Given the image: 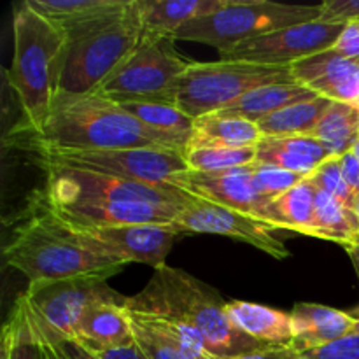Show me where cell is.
Segmentation results:
<instances>
[{
    "label": "cell",
    "instance_id": "cell-17",
    "mask_svg": "<svg viewBox=\"0 0 359 359\" xmlns=\"http://www.w3.org/2000/svg\"><path fill=\"white\" fill-rule=\"evenodd\" d=\"M293 319V353L319 349L354 332L353 316L321 304H297L290 312Z\"/></svg>",
    "mask_w": 359,
    "mask_h": 359
},
{
    "label": "cell",
    "instance_id": "cell-15",
    "mask_svg": "<svg viewBox=\"0 0 359 359\" xmlns=\"http://www.w3.org/2000/svg\"><path fill=\"white\" fill-rule=\"evenodd\" d=\"M251 172L252 165L219 172L188 170L175 175L172 186L207 202L230 207L269 221V205L272 200L263 198L256 193Z\"/></svg>",
    "mask_w": 359,
    "mask_h": 359
},
{
    "label": "cell",
    "instance_id": "cell-37",
    "mask_svg": "<svg viewBox=\"0 0 359 359\" xmlns=\"http://www.w3.org/2000/svg\"><path fill=\"white\" fill-rule=\"evenodd\" d=\"M359 20V0H328L321 4L323 23L347 25Z\"/></svg>",
    "mask_w": 359,
    "mask_h": 359
},
{
    "label": "cell",
    "instance_id": "cell-46",
    "mask_svg": "<svg viewBox=\"0 0 359 359\" xmlns=\"http://www.w3.org/2000/svg\"><path fill=\"white\" fill-rule=\"evenodd\" d=\"M358 105H359V102H358Z\"/></svg>",
    "mask_w": 359,
    "mask_h": 359
},
{
    "label": "cell",
    "instance_id": "cell-38",
    "mask_svg": "<svg viewBox=\"0 0 359 359\" xmlns=\"http://www.w3.org/2000/svg\"><path fill=\"white\" fill-rule=\"evenodd\" d=\"M44 346L48 349L49 359H100L97 353L88 349L76 339L60 340V342L44 344Z\"/></svg>",
    "mask_w": 359,
    "mask_h": 359
},
{
    "label": "cell",
    "instance_id": "cell-3",
    "mask_svg": "<svg viewBox=\"0 0 359 359\" xmlns=\"http://www.w3.org/2000/svg\"><path fill=\"white\" fill-rule=\"evenodd\" d=\"M4 259L30 284L76 277L111 279L126 266L88 248L79 231L49 209L44 196L35 200L30 212L14 228L4 248Z\"/></svg>",
    "mask_w": 359,
    "mask_h": 359
},
{
    "label": "cell",
    "instance_id": "cell-25",
    "mask_svg": "<svg viewBox=\"0 0 359 359\" xmlns=\"http://www.w3.org/2000/svg\"><path fill=\"white\" fill-rule=\"evenodd\" d=\"M119 105L154 132L170 137L186 151L195 130V119L182 112L177 105L167 102H126Z\"/></svg>",
    "mask_w": 359,
    "mask_h": 359
},
{
    "label": "cell",
    "instance_id": "cell-10",
    "mask_svg": "<svg viewBox=\"0 0 359 359\" xmlns=\"http://www.w3.org/2000/svg\"><path fill=\"white\" fill-rule=\"evenodd\" d=\"M32 156L41 168L60 167L70 170H86L153 186H172L175 175L189 170L182 151L156 147L111 151L44 149L35 151Z\"/></svg>",
    "mask_w": 359,
    "mask_h": 359
},
{
    "label": "cell",
    "instance_id": "cell-14",
    "mask_svg": "<svg viewBox=\"0 0 359 359\" xmlns=\"http://www.w3.org/2000/svg\"><path fill=\"white\" fill-rule=\"evenodd\" d=\"M77 231L98 255L125 265L146 263L154 270L165 265L175 238L182 235L175 224H126Z\"/></svg>",
    "mask_w": 359,
    "mask_h": 359
},
{
    "label": "cell",
    "instance_id": "cell-9",
    "mask_svg": "<svg viewBox=\"0 0 359 359\" xmlns=\"http://www.w3.org/2000/svg\"><path fill=\"white\" fill-rule=\"evenodd\" d=\"M126 297L109 287L104 277H76L28 284L18 298L28 321L44 344L76 339L77 326L90 307Z\"/></svg>",
    "mask_w": 359,
    "mask_h": 359
},
{
    "label": "cell",
    "instance_id": "cell-26",
    "mask_svg": "<svg viewBox=\"0 0 359 359\" xmlns=\"http://www.w3.org/2000/svg\"><path fill=\"white\" fill-rule=\"evenodd\" d=\"M332 156H344L359 142V105L332 102L326 114L311 133Z\"/></svg>",
    "mask_w": 359,
    "mask_h": 359
},
{
    "label": "cell",
    "instance_id": "cell-4",
    "mask_svg": "<svg viewBox=\"0 0 359 359\" xmlns=\"http://www.w3.org/2000/svg\"><path fill=\"white\" fill-rule=\"evenodd\" d=\"M13 35V63L6 72L20 107L13 132H39L58 95L65 32L23 2L14 13Z\"/></svg>",
    "mask_w": 359,
    "mask_h": 359
},
{
    "label": "cell",
    "instance_id": "cell-13",
    "mask_svg": "<svg viewBox=\"0 0 359 359\" xmlns=\"http://www.w3.org/2000/svg\"><path fill=\"white\" fill-rule=\"evenodd\" d=\"M174 224L181 230L182 235H224L238 242H245L276 259H286L291 255L284 242L273 235L277 228L272 223L251 216V214L230 209V207L207 202L198 196L191 195Z\"/></svg>",
    "mask_w": 359,
    "mask_h": 359
},
{
    "label": "cell",
    "instance_id": "cell-19",
    "mask_svg": "<svg viewBox=\"0 0 359 359\" xmlns=\"http://www.w3.org/2000/svg\"><path fill=\"white\" fill-rule=\"evenodd\" d=\"M330 151L312 135L263 137L256 144V161L311 177L328 158Z\"/></svg>",
    "mask_w": 359,
    "mask_h": 359
},
{
    "label": "cell",
    "instance_id": "cell-36",
    "mask_svg": "<svg viewBox=\"0 0 359 359\" xmlns=\"http://www.w3.org/2000/svg\"><path fill=\"white\" fill-rule=\"evenodd\" d=\"M284 354L286 359H359V333H351L319 349L305 351V353L284 349Z\"/></svg>",
    "mask_w": 359,
    "mask_h": 359
},
{
    "label": "cell",
    "instance_id": "cell-23",
    "mask_svg": "<svg viewBox=\"0 0 359 359\" xmlns=\"http://www.w3.org/2000/svg\"><path fill=\"white\" fill-rule=\"evenodd\" d=\"M318 97H321V95H318L314 90L300 83H277L251 91V93H248L241 100L235 102L233 105L223 109V111L228 112V114L241 116V118L249 119V121L258 123L259 119L266 118L273 112L283 111L290 105L312 100V98Z\"/></svg>",
    "mask_w": 359,
    "mask_h": 359
},
{
    "label": "cell",
    "instance_id": "cell-44",
    "mask_svg": "<svg viewBox=\"0 0 359 359\" xmlns=\"http://www.w3.org/2000/svg\"><path fill=\"white\" fill-rule=\"evenodd\" d=\"M349 314L353 316V318H354V321H356V326H354V332H353V333H359V307L353 309V311H351Z\"/></svg>",
    "mask_w": 359,
    "mask_h": 359
},
{
    "label": "cell",
    "instance_id": "cell-27",
    "mask_svg": "<svg viewBox=\"0 0 359 359\" xmlns=\"http://www.w3.org/2000/svg\"><path fill=\"white\" fill-rule=\"evenodd\" d=\"M312 237L337 242L342 248L359 241L358 212L337 202L328 193L316 188V212Z\"/></svg>",
    "mask_w": 359,
    "mask_h": 359
},
{
    "label": "cell",
    "instance_id": "cell-7",
    "mask_svg": "<svg viewBox=\"0 0 359 359\" xmlns=\"http://www.w3.org/2000/svg\"><path fill=\"white\" fill-rule=\"evenodd\" d=\"M277 83H297L291 67L249 62L189 63L175 91V105L193 119L223 111L251 91Z\"/></svg>",
    "mask_w": 359,
    "mask_h": 359
},
{
    "label": "cell",
    "instance_id": "cell-8",
    "mask_svg": "<svg viewBox=\"0 0 359 359\" xmlns=\"http://www.w3.org/2000/svg\"><path fill=\"white\" fill-rule=\"evenodd\" d=\"M174 42L175 39L172 35H154L144 32L139 46L93 93L102 95L116 104H175L177 83L189 63L179 56Z\"/></svg>",
    "mask_w": 359,
    "mask_h": 359
},
{
    "label": "cell",
    "instance_id": "cell-29",
    "mask_svg": "<svg viewBox=\"0 0 359 359\" xmlns=\"http://www.w3.org/2000/svg\"><path fill=\"white\" fill-rule=\"evenodd\" d=\"M128 309V307H126ZM135 342L149 359H189L181 342L158 318L144 312L130 311Z\"/></svg>",
    "mask_w": 359,
    "mask_h": 359
},
{
    "label": "cell",
    "instance_id": "cell-20",
    "mask_svg": "<svg viewBox=\"0 0 359 359\" xmlns=\"http://www.w3.org/2000/svg\"><path fill=\"white\" fill-rule=\"evenodd\" d=\"M226 312L235 328L262 346L270 349H290L293 344L291 314L241 300L228 302Z\"/></svg>",
    "mask_w": 359,
    "mask_h": 359
},
{
    "label": "cell",
    "instance_id": "cell-45",
    "mask_svg": "<svg viewBox=\"0 0 359 359\" xmlns=\"http://www.w3.org/2000/svg\"><path fill=\"white\" fill-rule=\"evenodd\" d=\"M358 217H359V202H358ZM356 244H359V241L356 242Z\"/></svg>",
    "mask_w": 359,
    "mask_h": 359
},
{
    "label": "cell",
    "instance_id": "cell-18",
    "mask_svg": "<svg viewBox=\"0 0 359 359\" xmlns=\"http://www.w3.org/2000/svg\"><path fill=\"white\" fill-rule=\"evenodd\" d=\"M76 340L95 353L135 342L126 298L119 302H100L88 309L77 326Z\"/></svg>",
    "mask_w": 359,
    "mask_h": 359
},
{
    "label": "cell",
    "instance_id": "cell-11",
    "mask_svg": "<svg viewBox=\"0 0 359 359\" xmlns=\"http://www.w3.org/2000/svg\"><path fill=\"white\" fill-rule=\"evenodd\" d=\"M46 172L44 200L49 205L84 202H140L153 205L182 207L191 195L175 186H153L125 181L112 175L60 167H42Z\"/></svg>",
    "mask_w": 359,
    "mask_h": 359
},
{
    "label": "cell",
    "instance_id": "cell-43",
    "mask_svg": "<svg viewBox=\"0 0 359 359\" xmlns=\"http://www.w3.org/2000/svg\"><path fill=\"white\" fill-rule=\"evenodd\" d=\"M347 251V255H349L351 262H353L354 265V270H356L358 277H359V244H351V245H346L344 248Z\"/></svg>",
    "mask_w": 359,
    "mask_h": 359
},
{
    "label": "cell",
    "instance_id": "cell-22",
    "mask_svg": "<svg viewBox=\"0 0 359 359\" xmlns=\"http://www.w3.org/2000/svg\"><path fill=\"white\" fill-rule=\"evenodd\" d=\"M226 0H137L146 34L172 35L195 18L219 11Z\"/></svg>",
    "mask_w": 359,
    "mask_h": 359
},
{
    "label": "cell",
    "instance_id": "cell-39",
    "mask_svg": "<svg viewBox=\"0 0 359 359\" xmlns=\"http://www.w3.org/2000/svg\"><path fill=\"white\" fill-rule=\"evenodd\" d=\"M332 51L347 60H359V20L346 25Z\"/></svg>",
    "mask_w": 359,
    "mask_h": 359
},
{
    "label": "cell",
    "instance_id": "cell-5",
    "mask_svg": "<svg viewBox=\"0 0 359 359\" xmlns=\"http://www.w3.org/2000/svg\"><path fill=\"white\" fill-rule=\"evenodd\" d=\"M60 27L65 32L58 84L63 95L97 91L144 35L137 0H119L111 9Z\"/></svg>",
    "mask_w": 359,
    "mask_h": 359
},
{
    "label": "cell",
    "instance_id": "cell-40",
    "mask_svg": "<svg viewBox=\"0 0 359 359\" xmlns=\"http://www.w3.org/2000/svg\"><path fill=\"white\" fill-rule=\"evenodd\" d=\"M340 167H342V174L347 186L353 189L354 195L359 196V158L354 153V149L340 156Z\"/></svg>",
    "mask_w": 359,
    "mask_h": 359
},
{
    "label": "cell",
    "instance_id": "cell-33",
    "mask_svg": "<svg viewBox=\"0 0 359 359\" xmlns=\"http://www.w3.org/2000/svg\"><path fill=\"white\" fill-rule=\"evenodd\" d=\"M119 0H27L41 16L56 25L74 23L114 7Z\"/></svg>",
    "mask_w": 359,
    "mask_h": 359
},
{
    "label": "cell",
    "instance_id": "cell-32",
    "mask_svg": "<svg viewBox=\"0 0 359 359\" xmlns=\"http://www.w3.org/2000/svg\"><path fill=\"white\" fill-rule=\"evenodd\" d=\"M311 90L333 102H359V60L342 58L339 65L323 79L311 84Z\"/></svg>",
    "mask_w": 359,
    "mask_h": 359
},
{
    "label": "cell",
    "instance_id": "cell-2",
    "mask_svg": "<svg viewBox=\"0 0 359 359\" xmlns=\"http://www.w3.org/2000/svg\"><path fill=\"white\" fill-rule=\"evenodd\" d=\"M226 305L228 302L209 284L167 265L154 270L139 294L126 298L130 311L168 319L195 332L217 359L270 349L235 328Z\"/></svg>",
    "mask_w": 359,
    "mask_h": 359
},
{
    "label": "cell",
    "instance_id": "cell-31",
    "mask_svg": "<svg viewBox=\"0 0 359 359\" xmlns=\"http://www.w3.org/2000/svg\"><path fill=\"white\" fill-rule=\"evenodd\" d=\"M184 160L189 170L195 172H219L230 168L249 167L256 163L255 147H188Z\"/></svg>",
    "mask_w": 359,
    "mask_h": 359
},
{
    "label": "cell",
    "instance_id": "cell-1",
    "mask_svg": "<svg viewBox=\"0 0 359 359\" xmlns=\"http://www.w3.org/2000/svg\"><path fill=\"white\" fill-rule=\"evenodd\" d=\"M11 144L28 153L44 149L111 151L135 147L182 151L170 137L154 132L121 105L98 93H58L42 128L39 132H13Z\"/></svg>",
    "mask_w": 359,
    "mask_h": 359
},
{
    "label": "cell",
    "instance_id": "cell-16",
    "mask_svg": "<svg viewBox=\"0 0 359 359\" xmlns=\"http://www.w3.org/2000/svg\"><path fill=\"white\" fill-rule=\"evenodd\" d=\"M49 209L76 230L126 224H174L181 212L179 207L140 202H84L49 205Z\"/></svg>",
    "mask_w": 359,
    "mask_h": 359
},
{
    "label": "cell",
    "instance_id": "cell-28",
    "mask_svg": "<svg viewBox=\"0 0 359 359\" xmlns=\"http://www.w3.org/2000/svg\"><path fill=\"white\" fill-rule=\"evenodd\" d=\"M333 100L326 97L312 98L290 107L277 111L266 118L259 119L258 126L263 137H286V135H311L323 116L330 109Z\"/></svg>",
    "mask_w": 359,
    "mask_h": 359
},
{
    "label": "cell",
    "instance_id": "cell-6",
    "mask_svg": "<svg viewBox=\"0 0 359 359\" xmlns=\"http://www.w3.org/2000/svg\"><path fill=\"white\" fill-rule=\"evenodd\" d=\"M319 16L321 6H291L269 0H226L216 13L195 18L182 25L174 34V39L202 42L223 53L270 32L316 21Z\"/></svg>",
    "mask_w": 359,
    "mask_h": 359
},
{
    "label": "cell",
    "instance_id": "cell-21",
    "mask_svg": "<svg viewBox=\"0 0 359 359\" xmlns=\"http://www.w3.org/2000/svg\"><path fill=\"white\" fill-rule=\"evenodd\" d=\"M263 139L258 123L224 111L210 112L195 119L188 147H255ZM186 147V149H188Z\"/></svg>",
    "mask_w": 359,
    "mask_h": 359
},
{
    "label": "cell",
    "instance_id": "cell-41",
    "mask_svg": "<svg viewBox=\"0 0 359 359\" xmlns=\"http://www.w3.org/2000/svg\"><path fill=\"white\" fill-rule=\"evenodd\" d=\"M97 354L100 359H149L146 354H144V351L137 346V342L130 344V346L112 347V349L98 351Z\"/></svg>",
    "mask_w": 359,
    "mask_h": 359
},
{
    "label": "cell",
    "instance_id": "cell-34",
    "mask_svg": "<svg viewBox=\"0 0 359 359\" xmlns=\"http://www.w3.org/2000/svg\"><path fill=\"white\" fill-rule=\"evenodd\" d=\"M312 184L321 191L328 193L330 196L347 207L349 210L358 212V202L359 196L354 195L353 189L347 186L346 179H344L342 167H340V156H330L311 177H307Z\"/></svg>",
    "mask_w": 359,
    "mask_h": 359
},
{
    "label": "cell",
    "instance_id": "cell-42",
    "mask_svg": "<svg viewBox=\"0 0 359 359\" xmlns=\"http://www.w3.org/2000/svg\"><path fill=\"white\" fill-rule=\"evenodd\" d=\"M226 359H286V354H284V349H265L258 351V353H249Z\"/></svg>",
    "mask_w": 359,
    "mask_h": 359
},
{
    "label": "cell",
    "instance_id": "cell-35",
    "mask_svg": "<svg viewBox=\"0 0 359 359\" xmlns=\"http://www.w3.org/2000/svg\"><path fill=\"white\" fill-rule=\"evenodd\" d=\"M251 175L256 193L269 200H276L277 196L284 195L286 191L293 189L294 186L300 184L302 181H305L304 175L273 167V165L258 163V161L252 163Z\"/></svg>",
    "mask_w": 359,
    "mask_h": 359
},
{
    "label": "cell",
    "instance_id": "cell-24",
    "mask_svg": "<svg viewBox=\"0 0 359 359\" xmlns=\"http://www.w3.org/2000/svg\"><path fill=\"white\" fill-rule=\"evenodd\" d=\"M316 212V186L309 179L277 196L269 205V221L277 230L298 231L312 237Z\"/></svg>",
    "mask_w": 359,
    "mask_h": 359
},
{
    "label": "cell",
    "instance_id": "cell-30",
    "mask_svg": "<svg viewBox=\"0 0 359 359\" xmlns=\"http://www.w3.org/2000/svg\"><path fill=\"white\" fill-rule=\"evenodd\" d=\"M2 359H49L44 342L18 302L2 330Z\"/></svg>",
    "mask_w": 359,
    "mask_h": 359
},
{
    "label": "cell",
    "instance_id": "cell-12",
    "mask_svg": "<svg viewBox=\"0 0 359 359\" xmlns=\"http://www.w3.org/2000/svg\"><path fill=\"white\" fill-rule=\"evenodd\" d=\"M344 28L346 25L309 21L245 41L219 55L226 62L291 67L300 60L332 49Z\"/></svg>",
    "mask_w": 359,
    "mask_h": 359
}]
</instances>
